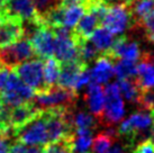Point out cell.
Segmentation results:
<instances>
[{
    "instance_id": "7c38bea8",
    "label": "cell",
    "mask_w": 154,
    "mask_h": 153,
    "mask_svg": "<svg viewBox=\"0 0 154 153\" xmlns=\"http://www.w3.org/2000/svg\"><path fill=\"white\" fill-rule=\"evenodd\" d=\"M87 86H88V88L85 92V101H86L89 111H91L92 116L97 119L99 125L100 120L103 118V109H105L103 88L101 87V85L94 82V81H90Z\"/></svg>"
},
{
    "instance_id": "83f0119b",
    "label": "cell",
    "mask_w": 154,
    "mask_h": 153,
    "mask_svg": "<svg viewBox=\"0 0 154 153\" xmlns=\"http://www.w3.org/2000/svg\"><path fill=\"white\" fill-rule=\"evenodd\" d=\"M140 28H143L146 38L154 43V9L146 15L140 23Z\"/></svg>"
},
{
    "instance_id": "44dd1931",
    "label": "cell",
    "mask_w": 154,
    "mask_h": 153,
    "mask_svg": "<svg viewBox=\"0 0 154 153\" xmlns=\"http://www.w3.org/2000/svg\"><path fill=\"white\" fill-rule=\"evenodd\" d=\"M61 63L55 58H47L44 60L43 63V76L45 85L47 87H52L57 83V79L60 76Z\"/></svg>"
},
{
    "instance_id": "4fadbf2b",
    "label": "cell",
    "mask_w": 154,
    "mask_h": 153,
    "mask_svg": "<svg viewBox=\"0 0 154 153\" xmlns=\"http://www.w3.org/2000/svg\"><path fill=\"white\" fill-rule=\"evenodd\" d=\"M23 37L22 21L0 15V47L8 46Z\"/></svg>"
},
{
    "instance_id": "9a60e30c",
    "label": "cell",
    "mask_w": 154,
    "mask_h": 153,
    "mask_svg": "<svg viewBox=\"0 0 154 153\" xmlns=\"http://www.w3.org/2000/svg\"><path fill=\"white\" fill-rule=\"evenodd\" d=\"M88 67L89 65H87L79 60L72 61V62H66V63H61V71L59 79H57V86L74 90L79 74L81 73L83 69L88 68Z\"/></svg>"
},
{
    "instance_id": "4dcf8cb0",
    "label": "cell",
    "mask_w": 154,
    "mask_h": 153,
    "mask_svg": "<svg viewBox=\"0 0 154 153\" xmlns=\"http://www.w3.org/2000/svg\"><path fill=\"white\" fill-rule=\"evenodd\" d=\"M13 139H15L13 134L0 133V153H8Z\"/></svg>"
},
{
    "instance_id": "603a6c76",
    "label": "cell",
    "mask_w": 154,
    "mask_h": 153,
    "mask_svg": "<svg viewBox=\"0 0 154 153\" xmlns=\"http://www.w3.org/2000/svg\"><path fill=\"white\" fill-rule=\"evenodd\" d=\"M114 74L118 80L122 79H131L137 76V67L134 62L118 60L114 64Z\"/></svg>"
},
{
    "instance_id": "7402d4cb",
    "label": "cell",
    "mask_w": 154,
    "mask_h": 153,
    "mask_svg": "<svg viewBox=\"0 0 154 153\" xmlns=\"http://www.w3.org/2000/svg\"><path fill=\"white\" fill-rule=\"evenodd\" d=\"M85 13H86V6L83 4H72L64 6L63 26L73 30Z\"/></svg>"
},
{
    "instance_id": "8992f818",
    "label": "cell",
    "mask_w": 154,
    "mask_h": 153,
    "mask_svg": "<svg viewBox=\"0 0 154 153\" xmlns=\"http://www.w3.org/2000/svg\"><path fill=\"white\" fill-rule=\"evenodd\" d=\"M36 54L28 39L23 37L8 46L0 47V67L11 70L27 60L35 59Z\"/></svg>"
},
{
    "instance_id": "9c48e42d",
    "label": "cell",
    "mask_w": 154,
    "mask_h": 153,
    "mask_svg": "<svg viewBox=\"0 0 154 153\" xmlns=\"http://www.w3.org/2000/svg\"><path fill=\"white\" fill-rule=\"evenodd\" d=\"M54 38L55 36L51 27L42 23L33 36L28 39L34 48L36 58L38 56V59L45 60L53 55Z\"/></svg>"
},
{
    "instance_id": "d6986e66",
    "label": "cell",
    "mask_w": 154,
    "mask_h": 153,
    "mask_svg": "<svg viewBox=\"0 0 154 153\" xmlns=\"http://www.w3.org/2000/svg\"><path fill=\"white\" fill-rule=\"evenodd\" d=\"M90 38H91L90 41L92 42V44L100 53V56L103 55L110 48L111 45H112V42L115 39L110 32H108L103 26L97 27L94 33L91 34Z\"/></svg>"
},
{
    "instance_id": "e575fe53",
    "label": "cell",
    "mask_w": 154,
    "mask_h": 153,
    "mask_svg": "<svg viewBox=\"0 0 154 153\" xmlns=\"http://www.w3.org/2000/svg\"><path fill=\"white\" fill-rule=\"evenodd\" d=\"M105 4L107 6H112V5H117V4H122L123 0H103Z\"/></svg>"
},
{
    "instance_id": "277c9868",
    "label": "cell",
    "mask_w": 154,
    "mask_h": 153,
    "mask_svg": "<svg viewBox=\"0 0 154 153\" xmlns=\"http://www.w3.org/2000/svg\"><path fill=\"white\" fill-rule=\"evenodd\" d=\"M43 63V60L35 58L16 65L15 68L11 69V71L16 73V76L25 85L34 90L35 94H37L48 88L44 81Z\"/></svg>"
},
{
    "instance_id": "8d00e7d4",
    "label": "cell",
    "mask_w": 154,
    "mask_h": 153,
    "mask_svg": "<svg viewBox=\"0 0 154 153\" xmlns=\"http://www.w3.org/2000/svg\"><path fill=\"white\" fill-rule=\"evenodd\" d=\"M83 153H91V152H89V151H88V152H83Z\"/></svg>"
},
{
    "instance_id": "cb8c5ba5",
    "label": "cell",
    "mask_w": 154,
    "mask_h": 153,
    "mask_svg": "<svg viewBox=\"0 0 154 153\" xmlns=\"http://www.w3.org/2000/svg\"><path fill=\"white\" fill-rule=\"evenodd\" d=\"M72 125L74 130L77 128H87V130H94L98 126V122L91 114L86 111H73L72 115Z\"/></svg>"
},
{
    "instance_id": "ffe728a7",
    "label": "cell",
    "mask_w": 154,
    "mask_h": 153,
    "mask_svg": "<svg viewBox=\"0 0 154 153\" xmlns=\"http://www.w3.org/2000/svg\"><path fill=\"white\" fill-rule=\"evenodd\" d=\"M119 86L120 94L124 96V98L129 102L137 104L138 97L142 92V88L137 82L136 78H131V79H122L118 82Z\"/></svg>"
},
{
    "instance_id": "6da1fadb",
    "label": "cell",
    "mask_w": 154,
    "mask_h": 153,
    "mask_svg": "<svg viewBox=\"0 0 154 153\" xmlns=\"http://www.w3.org/2000/svg\"><path fill=\"white\" fill-rule=\"evenodd\" d=\"M78 100V92L61 86H52L35 94L33 102L39 111L55 109V108H72Z\"/></svg>"
},
{
    "instance_id": "3957f363",
    "label": "cell",
    "mask_w": 154,
    "mask_h": 153,
    "mask_svg": "<svg viewBox=\"0 0 154 153\" xmlns=\"http://www.w3.org/2000/svg\"><path fill=\"white\" fill-rule=\"evenodd\" d=\"M35 91L30 87L25 85L16 73L10 70L7 78V82L1 95V100L6 107H15L24 102L32 101L34 99Z\"/></svg>"
},
{
    "instance_id": "d4e9b609",
    "label": "cell",
    "mask_w": 154,
    "mask_h": 153,
    "mask_svg": "<svg viewBox=\"0 0 154 153\" xmlns=\"http://www.w3.org/2000/svg\"><path fill=\"white\" fill-rule=\"evenodd\" d=\"M115 139L112 136L108 135L107 133L101 132L96 136L92 142V152L94 153H106L108 149L115 143Z\"/></svg>"
},
{
    "instance_id": "8fae6325",
    "label": "cell",
    "mask_w": 154,
    "mask_h": 153,
    "mask_svg": "<svg viewBox=\"0 0 154 153\" xmlns=\"http://www.w3.org/2000/svg\"><path fill=\"white\" fill-rule=\"evenodd\" d=\"M39 113H41V111L35 106L33 100L20 104L18 106L11 107L9 109L8 114L9 126L15 131V130L24 126L32 119H34L36 116H38Z\"/></svg>"
},
{
    "instance_id": "7a4b0ae2",
    "label": "cell",
    "mask_w": 154,
    "mask_h": 153,
    "mask_svg": "<svg viewBox=\"0 0 154 153\" xmlns=\"http://www.w3.org/2000/svg\"><path fill=\"white\" fill-rule=\"evenodd\" d=\"M105 94V109L103 118L99 125L103 126H115L123 119L125 115L124 100L122 99L119 86L116 82L109 83L103 90Z\"/></svg>"
},
{
    "instance_id": "1f68e13d",
    "label": "cell",
    "mask_w": 154,
    "mask_h": 153,
    "mask_svg": "<svg viewBox=\"0 0 154 153\" xmlns=\"http://www.w3.org/2000/svg\"><path fill=\"white\" fill-rule=\"evenodd\" d=\"M9 72L10 70L7 68H0V98H1V95H2V91L5 89V86H6V82H7V78L9 76Z\"/></svg>"
},
{
    "instance_id": "836d02e7",
    "label": "cell",
    "mask_w": 154,
    "mask_h": 153,
    "mask_svg": "<svg viewBox=\"0 0 154 153\" xmlns=\"http://www.w3.org/2000/svg\"><path fill=\"white\" fill-rule=\"evenodd\" d=\"M124 148L125 146H122V145H119V144L114 145V146H110L106 153H125Z\"/></svg>"
},
{
    "instance_id": "5b68a950",
    "label": "cell",
    "mask_w": 154,
    "mask_h": 153,
    "mask_svg": "<svg viewBox=\"0 0 154 153\" xmlns=\"http://www.w3.org/2000/svg\"><path fill=\"white\" fill-rule=\"evenodd\" d=\"M14 136L16 141H19L26 145L44 146L48 144L45 118H44L42 111L38 116H36L34 119H32L30 122L25 124L22 127L15 130Z\"/></svg>"
},
{
    "instance_id": "d6a6232c",
    "label": "cell",
    "mask_w": 154,
    "mask_h": 153,
    "mask_svg": "<svg viewBox=\"0 0 154 153\" xmlns=\"http://www.w3.org/2000/svg\"><path fill=\"white\" fill-rule=\"evenodd\" d=\"M24 153H44V146L41 145H26Z\"/></svg>"
},
{
    "instance_id": "484cf974",
    "label": "cell",
    "mask_w": 154,
    "mask_h": 153,
    "mask_svg": "<svg viewBox=\"0 0 154 153\" xmlns=\"http://www.w3.org/2000/svg\"><path fill=\"white\" fill-rule=\"evenodd\" d=\"M32 1L34 4L39 20H42L52 9L62 4V0H32Z\"/></svg>"
},
{
    "instance_id": "d590c367",
    "label": "cell",
    "mask_w": 154,
    "mask_h": 153,
    "mask_svg": "<svg viewBox=\"0 0 154 153\" xmlns=\"http://www.w3.org/2000/svg\"><path fill=\"white\" fill-rule=\"evenodd\" d=\"M133 1H135V0H123V2H124V4H126V5L131 4V2H133Z\"/></svg>"
},
{
    "instance_id": "f546056e",
    "label": "cell",
    "mask_w": 154,
    "mask_h": 153,
    "mask_svg": "<svg viewBox=\"0 0 154 153\" xmlns=\"http://www.w3.org/2000/svg\"><path fill=\"white\" fill-rule=\"evenodd\" d=\"M90 81H91V70H90L89 68L83 69V70L81 71V73L79 74V76H78L74 90L78 92L82 87H85V86L88 85Z\"/></svg>"
},
{
    "instance_id": "5bb4252c",
    "label": "cell",
    "mask_w": 154,
    "mask_h": 153,
    "mask_svg": "<svg viewBox=\"0 0 154 153\" xmlns=\"http://www.w3.org/2000/svg\"><path fill=\"white\" fill-rule=\"evenodd\" d=\"M140 59L141 61L136 65V80L142 89H152L154 88V55L146 52L141 54Z\"/></svg>"
},
{
    "instance_id": "30bf717a",
    "label": "cell",
    "mask_w": 154,
    "mask_h": 153,
    "mask_svg": "<svg viewBox=\"0 0 154 153\" xmlns=\"http://www.w3.org/2000/svg\"><path fill=\"white\" fill-rule=\"evenodd\" d=\"M53 55L60 63L79 60V46L74 34L70 36H55ZM80 61V60H79Z\"/></svg>"
},
{
    "instance_id": "4316f807",
    "label": "cell",
    "mask_w": 154,
    "mask_h": 153,
    "mask_svg": "<svg viewBox=\"0 0 154 153\" xmlns=\"http://www.w3.org/2000/svg\"><path fill=\"white\" fill-rule=\"evenodd\" d=\"M70 139H65V140L51 143V144L44 145V153H74L71 146Z\"/></svg>"
},
{
    "instance_id": "f1b7e54d",
    "label": "cell",
    "mask_w": 154,
    "mask_h": 153,
    "mask_svg": "<svg viewBox=\"0 0 154 153\" xmlns=\"http://www.w3.org/2000/svg\"><path fill=\"white\" fill-rule=\"evenodd\" d=\"M132 153H154V141L150 137L141 141L132 149Z\"/></svg>"
},
{
    "instance_id": "2e32d148",
    "label": "cell",
    "mask_w": 154,
    "mask_h": 153,
    "mask_svg": "<svg viewBox=\"0 0 154 153\" xmlns=\"http://www.w3.org/2000/svg\"><path fill=\"white\" fill-rule=\"evenodd\" d=\"M99 26H101L100 18L94 11L86 9V13L83 14V16L80 18L77 26L73 28V32L78 37L88 39L94 32V30Z\"/></svg>"
},
{
    "instance_id": "ba28073f",
    "label": "cell",
    "mask_w": 154,
    "mask_h": 153,
    "mask_svg": "<svg viewBox=\"0 0 154 153\" xmlns=\"http://www.w3.org/2000/svg\"><path fill=\"white\" fill-rule=\"evenodd\" d=\"M0 15L24 21L38 19L32 0H5L0 6Z\"/></svg>"
},
{
    "instance_id": "52a82bcc",
    "label": "cell",
    "mask_w": 154,
    "mask_h": 153,
    "mask_svg": "<svg viewBox=\"0 0 154 153\" xmlns=\"http://www.w3.org/2000/svg\"><path fill=\"white\" fill-rule=\"evenodd\" d=\"M101 26L112 35L123 34L127 28L132 27V15L128 6L124 2L109 6Z\"/></svg>"
},
{
    "instance_id": "ac0fdd59",
    "label": "cell",
    "mask_w": 154,
    "mask_h": 153,
    "mask_svg": "<svg viewBox=\"0 0 154 153\" xmlns=\"http://www.w3.org/2000/svg\"><path fill=\"white\" fill-rule=\"evenodd\" d=\"M70 142L74 153L88 152L92 144V131L87 128H77L74 130Z\"/></svg>"
},
{
    "instance_id": "e0dca14e",
    "label": "cell",
    "mask_w": 154,
    "mask_h": 153,
    "mask_svg": "<svg viewBox=\"0 0 154 153\" xmlns=\"http://www.w3.org/2000/svg\"><path fill=\"white\" fill-rule=\"evenodd\" d=\"M114 74V63L106 56H99L96 60L94 69L91 70V80L99 85L106 83L110 80Z\"/></svg>"
}]
</instances>
